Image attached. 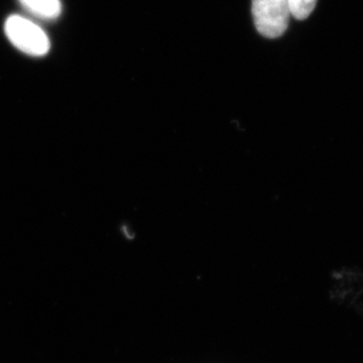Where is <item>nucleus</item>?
Returning <instances> with one entry per match:
<instances>
[{"mask_svg": "<svg viewBox=\"0 0 363 363\" xmlns=\"http://www.w3.org/2000/svg\"><path fill=\"white\" fill-rule=\"evenodd\" d=\"M4 32L16 49L30 56H45L51 48L45 30L25 16H9L4 25Z\"/></svg>", "mask_w": 363, "mask_h": 363, "instance_id": "f257e3e1", "label": "nucleus"}, {"mask_svg": "<svg viewBox=\"0 0 363 363\" xmlns=\"http://www.w3.org/2000/svg\"><path fill=\"white\" fill-rule=\"evenodd\" d=\"M252 11L257 32L267 39L281 37L292 16L288 0H252Z\"/></svg>", "mask_w": 363, "mask_h": 363, "instance_id": "f03ea898", "label": "nucleus"}, {"mask_svg": "<svg viewBox=\"0 0 363 363\" xmlns=\"http://www.w3.org/2000/svg\"><path fill=\"white\" fill-rule=\"evenodd\" d=\"M20 2L23 9L40 20H55L61 14L60 0H20Z\"/></svg>", "mask_w": 363, "mask_h": 363, "instance_id": "7ed1b4c3", "label": "nucleus"}, {"mask_svg": "<svg viewBox=\"0 0 363 363\" xmlns=\"http://www.w3.org/2000/svg\"><path fill=\"white\" fill-rule=\"evenodd\" d=\"M291 14L298 21L306 20L314 11L317 0H288Z\"/></svg>", "mask_w": 363, "mask_h": 363, "instance_id": "20e7f679", "label": "nucleus"}]
</instances>
